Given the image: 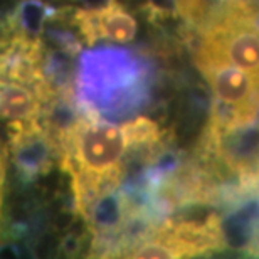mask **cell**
Returning a JSON list of instances; mask_svg holds the SVG:
<instances>
[{
    "instance_id": "6da1fadb",
    "label": "cell",
    "mask_w": 259,
    "mask_h": 259,
    "mask_svg": "<svg viewBox=\"0 0 259 259\" xmlns=\"http://www.w3.org/2000/svg\"><path fill=\"white\" fill-rule=\"evenodd\" d=\"M132 155L123 125L84 110L61 142L59 158L63 172L71 179L76 212L100 195L121 187Z\"/></svg>"
},
{
    "instance_id": "7a4b0ae2",
    "label": "cell",
    "mask_w": 259,
    "mask_h": 259,
    "mask_svg": "<svg viewBox=\"0 0 259 259\" xmlns=\"http://www.w3.org/2000/svg\"><path fill=\"white\" fill-rule=\"evenodd\" d=\"M77 103L100 116L125 118L148 100L150 67L140 56L120 48H100L81 56Z\"/></svg>"
},
{
    "instance_id": "3957f363",
    "label": "cell",
    "mask_w": 259,
    "mask_h": 259,
    "mask_svg": "<svg viewBox=\"0 0 259 259\" xmlns=\"http://www.w3.org/2000/svg\"><path fill=\"white\" fill-rule=\"evenodd\" d=\"M195 63H221L259 77V10L251 0H224L202 29Z\"/></svg>"
},
{
    "instance_id": "277c9868",
    "label": "cell",
    "mask_w": 259,
    "mask_h": 259,
    "mask_svg": "<svg viewBox=\"0 0 259 259\" xmlns=\"http://www.w3.org/2000/svg\"><path fill=\"white\" fill-rule=\"evenodd\" d=\"M152 236L172 246L184 259L205 257L227 249L221 214L215 212L204 217H165Z\"/></svg>"
},
{
    "instance_id": "5b68a950",
    "label": "cell",
    "mask_w": 259,
    "mask_h": 259,
    "mask_svg": "<svg viewBox=\"0 0 259 259\" xmlns=\"http://www.w3.org/2000/svg\"><path fill=\"white\" fill-rule=\"evenodd\" d=\"M9 145L14 170L25 184L49 174L61 158L58 142L37 120L9 125Z\"/></svg>"
},
{
    "instance_id": "8992f818",
    "label": "cell",
    "mask_w": 259,
    "mask_h": 259,
    "mask_svg": "<svg viewBox=\"0 0 259 259\" xmlns=\"http://www.w3.org/2000/svg\"><path fill=\"white\" fill-rule=\"evenodd\" d=\"M71 24L77 29L82 42L88 46L96 44L98 40L120 44L132 42L138 32L137 19L118 2L77 9L71 14Z\"/></svg>"
},
{
    "instance_id": "52a82bcc",
    "label": "cell",
    "mask_w": 259,
    "mask_h": 259,
    "mask_svg": "<svg viewBox=\"0 0 259 259\" xmlns=\"http://www.w3.org/2000/svg\"><path fill=\"white\" fill-rule=\"evenodd\" d=\"M42 91L20 82L4 81L2 101H0V120L12 123L35 121L42 106Z\"/></svg>"
},
{
    "instance_id": "ba28073f",
    "label": "cell",
    "mask_w": 259,
    "mask_h": 259,
    "mask_svg": "<svg viewBox=\"0 0 259 259\" xmlns=\"http://www.w3.org/2000/svg\"><path fill=\"white\" fill-rule=\"evenodd\" d=\"M54 9L49 7L42 0H24L17 5V9L4 20L5 25L24 34L40 37L44 25L53 19Z\"/></svg>"
},
{
    "instance_id": "9c48e42d",
    "label": "cell",
    "mask_w": 259,
    "mask_h": 259,
    "mask_svg": "<svg viewBox=\"0 0 259 259\" xmlns=\"http://www.w3.org/2000/svg\"><path fill=\"white\" fill-rule=\"evenodd\" d=\"M125 259H184V257L172 246L165 244L163 241H160L150 234L147 239L135 246Z\"/></svg>"
},
{
    "instance_id": "30bf717a",
    "label": "cell",
    "mask_w": 259,
    "mask_h": 259,
    "mask_svg": "<svg viewBox=\"0 0 259 259\" xmlns=\"http://www.w3.org/2000/svg\"><path fill=\"white\" fill-rule=\"evenodd\" d=\"M2 86H4V81L0 79V101H2Z\"/></svg>"
}]
</instances>
